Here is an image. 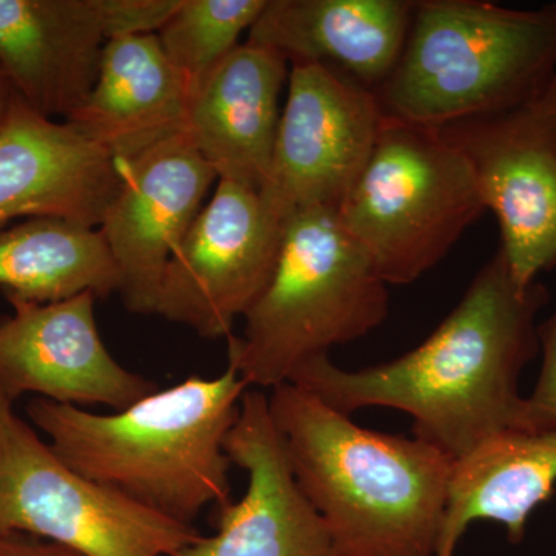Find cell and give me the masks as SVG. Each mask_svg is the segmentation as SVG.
<instances>
[{
	"label": "cell",
	"mask_w": 556,
	"mask_h": 556,
	"mask_svg": "<svg viewBox=\"0 0 556 556\" xmlns=\"http://www.w3.org/2000/svg\"><path fill=\"white\" fill-rule=\"evenodd\" d=\"M437 129L473 167L517 281L556 268V78L515 108Z\"/></svg>",
	"instance_id": "8"
},
{
	"label": "cell",
	"mask_w": 556,
	"mask_h": 556,
	"mask_svg": "<svg viewBox=\"0 0 556 556\" xmlns=\"http://www.w3.org/2000/svg\"><path fill=\"white\" fill-rule=\"evenodd\" d=\"M121 182L123 161L14 97L0 124V232L20 218L100 228Z\"/></svg>",
	"instance_id": "15"
},
{
	"label": "cell",
	"mask_w": 556,
	"mask_h": 556,
	"mask_svg": "<svg viewBox=\"0 0 556 556\" xmlns=\"http://www.w3.org/2000/svg\"><path fill=\"white\" fill-rule=\"evenodd\" d=\"M91 292L53 303L7 300L0 320V396L14 404L38 394L58 404L108 405L121 412L159 390L118 364L102 342Z\"/></svg>",
	"instance_id": "13"
},
{
	"label": "cell",
	"mask_w": 556,
	"mask_h": 556,
	"mask_svg": "<svg viewBox=\"0 0 556 556\" xmlns=\"http://www.w3.org/2000/svg\"><path fill=\"white\" fill-rule=\"evenodd\" d=\"M179 0H0V65L22 101L67 119L110 39L156 35Z\"/></svg>",
	"instance_id": "11"
},
{
	"label": "cell",
	"mask_w": 556,
	"mask_h": 556,
	"mask_svg": "<svg viewBox=\"0 0 556 556\" xmlns=\"http://www.w3.org/2000/svg\"><path fill=\"white\" fill-rule=\"evenodd\" d=\"M268 0H179L156 31L161 49L193 89L240 46Z\"/></svg>",
	"instance_id": "21"
},
{
	"label": "cell",
	"mask_w": 556,
	"mask_h": 556,
	"mask_svg": "<svg viewBox=\"0 0 556 556\" xmlns=\"http://www.w3.org/2000/svg\"><path fill=\"white\" fill-rule=\"evenodd\" d=\"M192 93L159 36H119L105 43L93 89L65 123L113 159L130 161L185 131Z\"/></svg>",
	"instance_id": "18"
},
{
	"label": "cell",
	"mask_w": 556,
	"mask_h": 556,
	"mask_svg": "<svg viewBox=\"0 0 556 556\" xmlns=\"http://www.w3.org/2000/svg\"><path fill=\"white\" fill-rule=\"evenodd\" d=\"M215 181L217 174L185 131L123 161V182L100 230L130 313L156 314L167 265Z\"/></svg>",
	"instance_id": "14"
},
{
	"label": "cell",
	"mask_w": 556,
	"mask_h": 556,
	"mask_svg": "<svg viewBox=\"0 0 556 556\" xmlns=\"http://www.w3.org/2000/svg\"><path fill=\"white\" fill-rule=\"evenodd\" d=\"M485 211L473 167L437 127L383 115L367 166L336 214L390 287L433 269Z\"/></svg>",
	"instance_id": "6"
},
{
	"label": "cell",
	"mask_w": 556,
	"mask_h": 556,
	"mask_svg": "<svg viewBox=\"0 0 556 556\" xmlns=\"http://www.w3.org/2000/svg\"><path fill=\"white\" fill-rule=\"evenodd\" d=\"M556 78V3L515 10L484 0H419L383 115L441 127L515 108Z\"/></svg>",
	"instance_id": "4"
},
{
	"label": "cell",
	"mask_w": 556,
	"mask_h": 556,
	"mask_svg": "<svg viewBox=\"0 0 556 556\" xmlns=\"http://www.w3.org/2000/svg\"><path fill=\"white\" fill-rule=\"evenodd\" d=\"M548 302L540 281L521 285L501 249L430 338L375 367L306 362L288 383L351 416L386 407L413 417V437L450 459L507 431H530L519 376L540 353L536 317Z\"/></svg>",
	"instance_id": "1"
},
{
	"label": "cell",
	"mask_w": 556,
	"mask_h": 556,
	"mask_svg": "<svg viewBox=\"0 0 556 556\" xmlns=\"http://www.w3.org/2000/svg\"><path fill=\"white\" fill-rule=\"evenodd\" d=\"M556 485V430L507 431L453 460L437 554L455 556L460 538L475 521L506 529L522 543L527 521Z\"/></svg>",
	"instance_id": "19"
},
{
	"label": "cell",
	"mask_w": 556,
	"mask_h": 556,
	"mask_svg": "<svg viewBox=\"0 0 556 556\" xmlns=\"http://www.w3.org/2000/svg\"><path fill=\"white\" fill-rule=\"evenodd\" d=\"M543 354L540 376L533 393L526 397L530 431L556 430V311L538 327Z\"/></svg>",
	"instance_id": "22"
},
{
	"label": "cell",
	"mask_w": 556,
	"mask_h": 556,
	"mask_svg": "<svg viewBox=\"0 0 556 556\" xmlns=\"http://www.w3.org/2000/svg\"><path fill=\"white\" fill-rule=\"evenodd\" d=\"M269 409L295 481L340 556H434L453 459L415 437L357 426L294 383Z\"/></svg>",
	"instance_id": "3"
},
{
	"label": "cell",
	"mask_w": 556,
	"mask_h": 556,
	"mask_svg": "<svg viewBox=\"0 0 556 556\" xmlns=\"http://www.w3.org/2000/svg\"><path fill=\"white\" fill-rule=\"evenodd\" d=\"M0 556H84L60 544L25 535L0 533Z\"/></svg>",
	"instance_id": "23"
},
{
	"label": "cell",
	"mask_w": 556,
	"mask_h": 556,
	"mask_svg": "<svg viewBox=\"0 0 556 556\" xmlns=\"http://www.w3.org/2000/svg\"><path fill=\"white\" fill-rule=\"evenodd\" d=\"M285 228L258 190L218 181L172 255L156 314L204 339L230 338L273 278Z\"/></svg>",
	"instance_id": "9"
},
{
	"label": "cell",
	"mask_w": 556,
	"mask_h": 556,
	"mask_svg": "<svg viewBox=\"0 0 556 556\" xmlns=\"http://www.w3.org/2000/svg\"><path fill=\"white\" fill-rule=\"evenodd\" d=\"M226 455L248 475L239 501L215 508V533L172 556H340L327 525L300 489L269 396L248 388Z\"/></svg>",
	"instance_id": "12"
},
{
	"label": "cell",
	"mask_w": 556,
	"mask_h": 556,
	"mask_svg": "<svg viewBox=\"0 0 556 556\" xmlns=\"http://www.w3.org/2000/svg\"><path fill=\"white\" fill-rule=\"evenodd\" d=\"M14 97H16V91H14L13 84L10 83L9 76L0 65V124L5 119Z\"/></svg>",
	"instance_id": "24"
},
{
	"label": "cell",
	"mask_w": 556,
	"mask_h": 556,
	"mask_svg": "<svg viewBox=\"0 0 556 556\" xmlns=\"http://www.w3.org/2000/svg\"><path fill=\"white\" fill-rule=\"evenodd\" d=\"M388 285L331 208L292 215L273 278L228 338L249 388L274 390L306 362L368 336L388 316Z\"/></svg>",
	"instance_id": "5"
},
{
	"label": "cell",
	"mask_w": 556,
	"mask_h": 556,
	"mask_svg": "<svg viewBox=\"0 0 556 556\" xmlns=\"http://www.w3.org/2000/svg\"><path fill=\"white\" fill-rule=\"evenodd\" d=\"M288 78L283 56L248 40L193 89L185 134L218 181L265 186Z\"/></svg>",
	"instance_id": "16"
},
{
	"label": "cell",
	"mask_w": 556,
	"mask_h": 556,
	"mask_svg": "<svg viewBox=\"0 0 556 556\" xmlns=\"http://www.w3.org/2000/svg\"><path fill=\"white\" fill-rule=\"evenodd\" d=\"M0 288L38 303L84 292L101 299L119 291V273L100 228L31 218L0 232Z\"/></svg>",
	"instance_id": "20"
},
{
	"label": "cell",
	"mask_w": 556,
	"mask_h": 556,
	"mask_svg": "<svg viewBox=\"0 0 556 556\" xmlns=\"http://www.w3.org/2000/svg\"><path fill=\"white\" fill-rule=\"evenodd\" d=\"M412 0H268L249 42L292 64H318L378 91L407 42Z\"/></svg>",
	"instance_id": "17"
},
{
	"label": "cell",
	"mask_w": 556,
	"mask_h": 556,
	"mask_svg": "<svg viewBox=\"0 0 556 556\" xmlns=\"http://www.w3.org/2000/svg\"><path fill=\"white\" fill-rule=\"evenodd\" d=\"M0 533H25L84 556H172L203 536L70 468L3 396Z\"/></svg>",
	"instance_id": "7"
},
{
	"label": "cell",
	"mask_w": 556,
	"mask_h": 556,
	"mask_svg": "<svg viewBox=\"0 0 556 556\" xmlns=\"http://www.w3.org/2000/svg\"><path fill=\"white\" fill-rule=\"evenodd\" d=\"M383 112L376 91L318 64L289 65L287 102L262 199L288 222L336 211L367 166Z\"/></svg>",
	"instance_id": "10"
},
{
	"label": "cell",
	"mask_w": 556,
	"mask_h": 556,
	"mask_svg": "<svg viewBox=\"0 0 556 556\" xmlns=\"http://www.w3.org/2000/svg\"><path fill=\"white\" fill-rule=\"evenodd\" d=\"M248 388L228 364L217 378L190 376L113 415L42 397L33 399L27 415L70 468L193 526L204 508L230 500L225 441Z\"/></svg>",
	"instance_id": "2"
}]
</instances>
